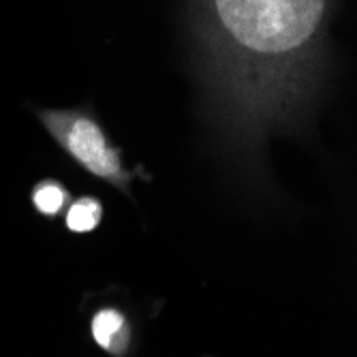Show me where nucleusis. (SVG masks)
I'll use <instances>...</instances> for the list:
<instances>
[{
	"mask_svg": "<svg viewBox=\"0 0 357 357\" xmlns=\"http://www.w3.org/2000/svg\"><path fill=\"white\" fill-rule=\"evenodd\" d=\"M199 17L225 109L261 126L302 90L328 0H199Z\"/></svg>",
	"mask_w": 357,
	"mask_h": 357,
	"instance_id": "1",
	"label": "nucleus"
},
{
	"mask_svg": "<svg viewBox=\"0 0 357 357\" xmlns=\"http://www.w3.org/2000/svg\"><path fill=\"white\" fill-rule=\"evenodd\" d=\"M37 118L50 137L67 152L75 163L105 180L114 188L131 197V184L142 169H126L122 150L114 146L105 133L103 124L86 107L73 109H37Z\"/></svg>",
	"mask_w": 357,
	"mask_h": 357,
	"instance_id": "2",
	"label": "nucleus"
},
{
	"mask_svg": "<svg viewBox=\"0 0 357 357\" xmlns=\"http://www.w3.org/2000/svg\"><path fill=\"white\" fill-rule=\"evenodd\" d=\"M90 332L94 342L114 357H124L131 349L133 328L120 308L105 306L96 310L90 321Z\"/></svg>",
	"mask_w": 357,
	"mask_h": 357,
	"instance_id": "3",
	"label": "nucleus"
},
{
	"mask_svg": "<svg viewBox=\"0 0 357 357\" xmlns=\"http://www.w3.org/2000/svg\"><path fill=\"white\" fill-rule=\"evenodd\" d=\"M30 204L41 216L56 218L64 208L71 204V192L60 180L45 178L37 182L30 190Z\"/></svg>",
	"mask_w": 357,
	"mask_h": 357,
	"instance_id": "4",
	"label": "nucleus"
},
{
	"mask_svg": "<svg viewBox=\"0 0 357 357\" xmlns=\"http://www.w3.org/2000/svg\"><path fill=\"white\" fill-rule=\"evenodd\" d=\"M101 218H103V204L96 197H92V195H84V197L67 206L64 225L73 234H88L99 227Z\"/></svg>",
	"mask_w": 357,
	"mask_h": 357,
	"instance_id": "5",
	"label": "nucleus"
}]
</instances>
